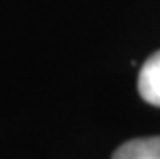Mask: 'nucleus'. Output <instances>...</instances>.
<instances>
[{
	"instance_id": "1",
	"label": "nucleus",
	"mask_w": 160,
	"mask_h": 159,
	"mask_svg": "<svg viewBox=\"0 0 160 159\" xmlns=\"http://www.w3.org/2000/svg\"><path fill=\"white\" fill-rule=\"evenodd\" d=\"M137 90L147 104L160 107V50L143 63L137 77Z\"/></svg>"
},
{
	"instance_id": "2",
	"label": "nucleus",
	"mask_w": 160,
	"mask_h": 159,
	"mask_svg": "<svg viewBox=\"0 0 160 159\" xmlns=\"http://www.w3.org/2000/svg\"><path fill=\"white\" fill-rule=\"evenodd\" d=\"M112 159H160V136L128 140L112 153Z\"/></svg>"
}]
</instances>
